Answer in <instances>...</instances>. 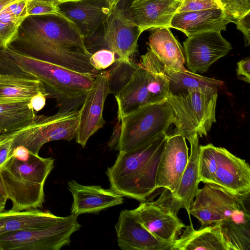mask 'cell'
<instances>
[{
  "label": "cell",
  "instance_id": "cell-1",
  "mask_svg": "<svg viewBox=\"0 0 250 250\" xmlns=\"http://www.w3.org/2000/svg\"><path fill=\"white\" fill-rule=\"evenodd\" d=\"M12 47L32 57L69 70L96 76L84 38L71 22L60 14L29 16L20 27Z\"/></svg>",
  "mask_w": 250,
  "mask_h": 250
},
{
  "label": "cell",
  "instance_id": "cell-2",
  "mask_svg": "<svg viewBox=\"0 0 250 250\" xmlns=\"http://www.w3.org/2000/svg\"><path fill=\"white\" fill-rule=\"evenodd\" d=\"M167 133L134 149L119 151L106 174L110 189L140 202L148 201L157 189L156 174Z\"/></svg>",
  "mask_w": 250,
  "mask_h": 250
},
{
  "label": "cell",
  "instance_id": "cell-3",
  "mask_svg": "<svg viewBox=\"0 0 250 250\" xmlns=\"http://www.w3.org/2000/svg\"><path fill=\"white\" fill-rule=\"evenodd\" d=\"M5 50L21 71L40 80L48 98L55 99L59 110H71L83 104L96 76L75 72L23 54L11 46Z\"/></svg>",
  "mask_w": 250,
  "mask_h": 250
},
{
  "label": "cell",
  "instance_id": "cell-4",
  "mask_svg": "<svg viewBox=\"0 0 250 250\" xmlns=\"http://www.w3.org/2000/svg\"><path fill=\"white\" fill-rule=\"evenodd\" d=\"M52 158L30 153L26 161L10 156L0 168V182L12 203L10 210L42 208L44 202V185L54 167Z\"/></svg>",
  "mask_w": 250,
  "mask_h": 250
},
{
  "label": "cell",
  "instance_id": "cell-5",
  "mask_svg": "<svg viewBox=\"0 0 250 250\" xmlns=\"http://www.w3.org/2000/svg\"><path fill=\"white\" fill-rule=\"evenodd\" d=\"M250 195H242L215 184L204 183L190 208V214L204 227L212 224L250 226L247 205Z\"/></svg>",
  "mask_w": 250,
  "mask_h": 250
},
{
  "label": "cell",
  "instance_id": "cell-6",
  "mask_svg": "<svg viewBox=\"0 0 250 250\" xmlns=\"http://www.w3.org/2000/svg\"><path fill=\"white\" fill-rule=\"evenodd\" d=\"M218 91L188 90L177 94L168 93L166 101L174 114L173 124L177 132L188 140L206 137L216 123Z\"/></svg>",
  "mask_w": 250,
  "mask_h": 250
},
{
  "label": "cell",
  "instance_id": "cell-7",
  "mask_svg": "<svg viewBox=\"0 0 250 250\" xmlns=\"http://www.w3.org/2000/svg\"><path fill=\"white\" fill-rule=\"evenodd\" d=\"M200 182L215 184L242 195H250L249 164L226 148L199 146Z\"/></svg>",
  "mask_w": 250,
  "mask_h": 250
},
{
  "label": "cell",
  "instance_id": "cell-8",
  "mask_svg": "<svg viewBox=\"0 0 250 250\" xmlns=\"http://www.w3.org/2000/svg\"><path fill=\"white\" fill-rule=\"evenodd\" d=\"M79 121L78 109L59 110L51 116L36 115L29 123L12 132L0 135L12 141V150L23 146L30 153L39 155L42 146L55 140L69 141L76 138Z\"/></svg>",
  "mask_w": 250,
  "mask_h": 250
},
{
  "label": "cell",
  "instance_id": "cell-9",
  "mask_svg": "<svg viewBox=\"0 0 250 250\" xmlns=\"http://www.w3.org/2000/svg\"><path fill=\"white\" fill-rule=\"evenodd\" d=\"M174 114L166 101L145 105L121 119L118 150L127 151L167 133Z\"/></svg>",
  "mask_w": 250,
  "mask_h": 250
},
{
  "label": "cell",
  "instance_id": "cell-10",
  "mask_svg": "<svg viewBox=\"0 0 250 250\" xmlns=\"http://www.w3.org/2000/svg\"><path fill=\"white\" fill-rule=\"evenodd\" d=\"M77 217L71 213L46 226L0 235V250H60L80 229Z\"/></svg>",
  "mask_w": 250,
  "mask_h": 250
},
{
  "label": "cell",
  "instance_id": "cell-11",
  "mask_svg": "<svg viewBox=\"0 0 250 250\" xmlns=\"http://www.w3.org/2000/svg\"><path fill=\"white\" fill-rule=\"evenodd\" d=\"M165 189L157 200L141 202L134 210L142 225L151 235L173 244L186 226L177 216L179 209L173 204L170 191Z\"/></svg>",
  "mask_w": 250,
  "mask_h": 250
},
{
  "label": "cell",
  "instance_id": "cell-12",
  "mask_svg": "<svg viewBox=\"0 0 250 250\" xmlns=\"http://www.w3.org/2000/svg\"><path fill=\"white\" fill-rule=\"evenodd\" d=\"M102 31L101 42L103 49L113 51L116 60L128 61L137 52L138 41L141 29L128 18L124 8L114 6L108 19L100 29Z\"/></svg>",
  "mask_w": 250,
  "mask_h": 250
},
{
  "label": "cell",
  "instance_id": "cell-13",
  "mask_svg": "<svg viewBox=\"0 0 250 250\" xmlns=\"http://www.w3.org/2000/svg\"><path fill=\"white\" fill-rule=\"evenodd\" d=\"M109 94L107 71L96 75L91 88L87 92L81 109L76 141L84 147L88 140L105 123L103 110Z\"/></svg>",
  "mask_w": 250,
  "mask_h": 250
},
{
  "label": "cell",
  "instance_id": "cell-14",
  "mask_svg": "<svg viewBox=\"0 0 250 250\" xmlns=\"http://www.w3.org/2000/svg\"><path fill=\"white\" fill-rule=\"evenodd\" d=\"M186 61L192 72H206L216 61L228 54L231 44L220 32L208 31L196 34L183 42Z\"/></svg>",
  "mask_w": 250,
  "mask_h": 250
},
{
  "label": "cell",
  "instance_id": "cell-15",
  "mask_svg": "<svg viewBox=\"0 0 250 250\" xmlns=\"http://www.w3.org/2000/svg\"><path fill=\"white\" fill-rule=\"evenodd\" d=\"M58 7L60 14L74 24L86 39L102 27L113 7L106 0H78L59 2Z\"/></svg>",
  "mask_w": 250,
  "mask_h": 250
},
{
  "label": "cell",
  "instance_id": "cell-16",
  "mask_svg": "<svg viewBox=\"0 0 250 250\" xmlns=\"http://www.w3.org/2000/svg\"><path fill=\"white\" fill-rule=\"evenodd\" d=\"M188 148L186 138L180 133L167 135L164 149L156 174V189L174 192L187 166Z\"/></svg>",
  "mask_w": 250,
  "mask_h": 250
},
{
  "label": "cell",
  "instance_id": "cell-17",
  "mask_svg": "<svg viewBox=\"0 0 250 250\" xmlns=\"http://www.w3.org/2000/svg\"><path fill=\"white\" fill-rule=\"evenodd\" d=\"M115 229L118 246L123 250H167L172 245L151 235L141 223L134 209L121 211Z\"/></svg>",
  "mask_w": 250,
  "mask_h": 250
},
{
  "label": "cell",
  "instance_id": "cell-18",
  "mask_svg": "<svg viewBox=\"0 0 250 250\" xmlns=\"http://www.w3.org/2000/svg\"><path fill=\"white\" fill-rule=\"evenodd\" d=\"M182 0H130L125 8L129 20L143 32L158 27L170 28Z\"/></svg>",
  "mask_w": 250,
  "mask_h": 250
},
{
  "label": "cell",
  "instance_id": "cell-19",
  "mask_svg": "<svg viewBox=\"0 0 250 250\" xmlns=\"http://www.w3.org/2000/svg\"><path fill=\"white\" fill-rule=\"evenodd\" d=\"M73 199L71 213L79 215L98 213L124 202L123 196L111 189L100 186H84L72 180L67 184Z\"/></svg>",
  "mask_w": 250,
  "mask_h": 250
},
{
  "label": "cell",
  "instance_id": "cell-20",
  "mask_svg": "<svg viewBox=\"0 0 250 250\" xmlns=\"http://www.w3.org/2000/svg\"><path fill=\"white\" fill-rule=\"evenodd\" d=\"M234 20L223 9L213 8L196 11L176 12L170 24L187 36L208 31L226 30L227 25Z\"/></svg>",
  "mask_w": 250,
  "mask_h": 250
},
{
  "label": "cell",
  "instance_id": "cell-21",
  "mask_svg": "<svg viewBox=\"0 0 250 250\" xmlns=\"http://www.w3.org/2000/svg\"><path fill=\"white\" fill-rule=\"evenodd\" d=\"M198 137L188 140L190 151L187 166L175 190L170 192L171 200L179 209L184 208L190 220V208L198 191L200 182L199 169Z\"/></svg>",
  "mask_w": 250,
  "mask_h": 250
},
{
  "label": "cell",
  "instance_id": "cell-22",
  "mask_svg": "<svg viewBox=\"0 0 250 250\" xmlns=\"http://www.w3.org/2000/svg\"><path fill=\"white\" fill-rule=\"evenodd\" d=\"M148 85V72L139 65L129 82L115 96L118 105V120L145 105L154 104Z\"/></svg>",
  "mask_w": 250,
  "mask_h": 250
},
{
  "label": "cell",
  "instance_id": "cell-23",
  "mask_svg": "<svg viewBox=\"0 0 250 250\" xmlns=\"http://www.w3.org/2000/svg\"><path fill=\"white\" fill-rule=\"evenodd\" d=\"M183 229L171 250H229L219 223L195 229L190 222Z\"/></svg>",
  "mask_w": 250,
  "mask_h": 250
},
{
  "label": "cell",
  "instance_id": "cell-24",
  "mask_svg": "<svg viewBox=\"0 0 250 250\" xmlns=\"http://www.w3.org/2000/svg\"><path fill=\"white\" fill-rule=\"evenodd\" d=\"M152 29L148 38L149 49L167 67L177 71L187 70L185 67L186 58L179 42L168 27Z\"/></svg>",
  "mask_w": 250,
  "mask_h": 250
},
{
  "label": "cell",
  "instance_id": "cell-25",
  "mask_svg": "<svg viewBox=\"0 0 250 250\" xmlns=\"http://www.w3.org/2000/svg\"><path fill=\"white\" fill-rule=\"evenodd\" d=\"M40 92L47 93L40 80L27 74H0V104L29 101Z\"/></svg>",
  "mask_w": 250,
  "mask_h": 250
},
{
  "label": "cell",
  "instance_id": "cell-26",
  "mask_svg": "<svg viewBox=\"0 0 250 250\" xmlns=\"http://www.w3.org/2000/svg\"><path fill=\"white\" fill-rule=\"evenodd\" d=\"M61 217L49 210L38 208L3 211L0 213V235L41 227L57 222Z\"/></svg>",
  "mask_w": 250,
  "mask_h": 250
},
{
  "label": "cell",
  "instance_id": "cell-27",
  "mask_svg": "<svg viewBox=\"0 0 250 250\" xmlns=\"http://www.w3.org/2000/svg\"><path fill=\"white\" fill-rule=\"evenodd\" d=\"M163 64V63H162ZM163 70L169 82V93L177 94L188 90L218 91L224 83L189 71L170 69L163 64Z\"/></svg>",
  "mask_w": 250,
  "mask_h": 250
},
{
  "label": "cell",
  "instance_id": "cell-28",
  "mask_svg": "<svg viewBox=\"0 0 250 250\" xmlns=\"http://www.w3.org/2000/svg\"><path fill=\"white\" fill-rule=\"evenodd\" d=\"M138 64L148 72V89L154 103L166 101L169 93V82L163 70L162 63L148 48L147 52L141 56Z\"/></svg>",
  "mask_w": 250,
  "mask_h": 250
},
{
  "label": "cell",
  "instance_id": "cell-29",
  "mask_svg": "<svg viewBox=\"0 0 250 250\" xmlns=\"http://www.w3.org/2000/svg\"><path fill=\"white\" fill-rule=\"evenodd\" d=\"M29 101L0 104V129L2 133L17 130L35 118L37 115Z\"/></svg>",
  "mask_w": 250,
  "mask_h": 250
},
{
  "label": "cell",
  "instance_id": "cell-30",
  "mask_svg": "<svg viewBox=\"0 0 250 250\" xmlns=\"http://www.w3.org/2000/svg\"><path fill=\"white\" fill-rule=\"evenodd\" d=\"M138 66V63L131 59L126 62L116 60L107 70L109 94L117 95L129 82Z\"/></svg>",
  "mask_w": 250,
  "mask_h": 250
},
{
  "label": "cell",
  "instance_id": "cell-31",
  "mask_svg": "<svg viewBox=\"0 0 250 250\" xmlns=\"http://www.w3.org/2000/svg\"><path fill=\"white\" fill-rule=\"evenodd\" d=\"M58 3L57 0H28V17L60 14Z\"/></svg>",
  "mask_w": 250,
  "mask_h": 250
},
{
  "label": "cell",
  "instance_id": "cell-32",
  "mask_svg": "<svg viewBox=\"0 0 250 250\" xmlns=\"http://www.w3.org/2000/svg\"><path fill=\"white\" fill-rule=\"evenodd\" d=\"M213 8L223 9L220 0H182L176 12L196 11Z\"/></svg>",
  "mask_w": 250,
  "mask_h": 250
},
{
  "label": "cell",
  "instance_id": "cell-33",
  "mask_svg": "<svg viewBox=\"0 0 250 250\" xmlns=\"http://www.w3.org/2000/svg\"><path fill=\"white\" fill-rule=\"evenodd\" d=\"M225 13L235 20L250 11V0H221Z\"/></svg>",
  "mask_w": 250,
  "mask_h": 250
},
{
  "label": "cell",
  "instance_id": "cell-34",
  "mask_svg": "<svg viewBox=\"0 0 250 250\" xmlns=\"http://www.w3.org/2000/svg\"><path fill=\"white\" fill-rule=\"evenodd\" d=\"M90 62L97 70L104 69L116 61L115 54L108 49H101L93 52L89 59Z\"/></svg>",
  "mask_w": 250,
  "mask_h": 250
},
{
  "label": "cell",
  "instance_id": "cell-35",
  "mask_svg": "<svg viewBox=\"0 0 250 250\" xmlns=\"http://www.w3.org/2000/svg\"><path fill=\"white\" fill-rule=\"evenodd\" d=\"M21 25L0 21V49H5L17 39Z\"/></svg>",
  "mask_w": 250,
  "mask_h": 250
},
{
  "label": "cell",
  "instance_id": "cell-36",
  "mask_svg": "<svg viewBox=\"0 0 250 250\" xmlns=\"http://www.w3.org/2000/svg\"><path fill=\"white\" fill-rule=\"evenodd\" d=\"M6 52L5 49H0V74H22Z\"/></svg>",
  "mask_w": 250,
  "mask_h": 250
},
{
  "label": "cell",
  "instance_id": "cell-37",
  "mask_svg": "<svg viewBox=\"0 0 250 250\" xmlns=\"http://www.w3.org/2000/svg\"><path fill=\"white\" fill-rule=\"evenodd\" d=\"M237 29L243 34L245 39V46L250 44V11L242 17L234 20Z\"/></svg>",
  "mask_w": 250,
  "mask_h": 250
},
{
  "label": "cell",
  "instance_id": "cell-38",
  "mask_svg": "<svg viewBox=\"0 0 250 250\" xmlns=\"http://www.w3.org/2000/svg\"><path fill=\"white\" fill-rule=\"evenodd\" d=\"M28 0L19 1L7 7V9L17 18L24 21L27 15Z\"/></svg>",
  "mask_w": 250,
  "mask_h": 250
},
{
  "label": "cell",
  "instance_id": "cell-39",
  "mask_svg": "<svg viewBox=\"0 0 250 250\" xmlns=\"http://www.w3.org/2000/svg\"><path fill=\"white\" fill-rule=\"evenodd\" d=\"M238 78L249 83H250V57L245 58L237 63Z\"/></svg>",
  "mask_w": 250,
  "mask_h": 250
},
{
  "label": "cell",
  "instance_id": "cell-40",
  "mask_svg": "<svg viewBox=\"0 0 250 250\" xmlns=\"http://www.w3.org/2000/svg\"><path fill=\"white\" fill-rule=\"evenodd\" d=\"M12 151V140L0 135V168L10 156Z\"/></svg>",
  "mask_w": 250,
  "mask_h": 250
},
{
  "label": "cell",
  "instance_id": "cell-41",
  "mask_svg": "<svg viewBox=\"0 0 250 250\" xmlns=\"http://www.w3.org/2000/svg\"><path fill=\"white\" fill-rule=\"evenodd\" d=\"M48 96L47 93L40 92L31 98L29 104L35 111H39L45 106Z\"/></svg>",
  "mask_w": 250,
  "mask_h": 250
},
{
  "label": "cell",
  "instance_id": "cell-42",
  "mask_svg": "<svg viewBox=\"0 0 250 250\" xmlns=\"http://www.w3.org/2000/svg\"><path fill=\"white\" fill-rule=\"evenodd\" d=\"M0 21L5 23L21 25L24 21L15 16L6 7L0 11Z\"/></svg>",
  "mask_w": 250,
  "mask_h": 250
},
{
  "label": "cell",
  "instance_id": "cell-43",
  "mask_svg": "<svg viewBox=\"0 0 250 250\" xmlns=\"http://www.w3.org/2000/svg\"><path fill=\"white\" fill-rule=\"evenodd\" d=\"M121 129V123L119 120L115 126L113 132L108 143V146L110 149L118 150Z\"/></svg>",
  "mask_w": 250,
  "mask_h": 250
},
{
  "label": "cell",
  "instance_id": "cell-44",
  "mask_svg": "<svg viewBox=\"0 0 250 250\" xmlns=\"http://www.w3.org/2000/svg\"><path fill=\"white\" fill-rule=\"evenodd\" d=\"M30 155V152L25 147L18 146L13 149L10 156L20 161H26L29 158Z\"/></svg>",
  "mask_w": 250,
  "mask_h": 250
},
{
  "label": "cell",
  "instance_id": "cell-45",
  "mask_svg": "<svg viewBox=\"0 0 250 250\" xmlns=\"http://www.w3.org/2000/svg\"><path fill=\"white\" fill-rule=\"evenodd\" d=\"M7 198L0 192V213L4 211Z\"/></svg>",
  "mask_w": 250,
  "mask_h": 250
},
{
  "label": "cell",
  "instance_id": "cell-46",
  "mask_svg": "<svg viewBox=\"0 0 250 250\" xmlns=\"http://www.w3.org/2000/svg\"><path fill=\"white\" fill-rule=\"evenodd\" d=\"M19 0H0V11Z\"/></svg>",
  "mask_w": 250,
  "mask_h": 250
},
{
  "label": "cell",
  "instance_id": "cell-47",
  "mask_svg": "<svg viewBox=\"0 0 250 250\" xmlns=\"http://www.w3.org/2000/svg\"><path fill=\"white\" fill-rule=\"evenodd\" d=\"M112 7H114L119 3L121 0H106Z\"/></svg>",
  "mask_w": 250,
  "mask_h": 250
},
{
  "label": "cell",
  "instance_id": "cell-48",
  "mask_svg": "<svg viewBox=\"0 0 250 250\" xmlns=\"http://www.w3.org/2000/svg\"><path fill=\"white\" fill-rule=\"evenodd\" d=\"M0 192L3 194L4 195H5V192H4V189L1 185V184L0 182Z\"/></svg>",
  "mask_w": 250,
  "mask_h": 250
},
{
  "label": "cell",
  "instance_id": "cell-49",
  "mask_svg": "<svg viewBox=\"0 0 250 250\" xmlns=\"http://www.w3.org/2000/svg\"><path fill=\"white\" fill-rule=\"evenodd\" d=\"M59 2H62L64 1H74V0H57Z\"/></svg>",
  "mask_w": 250,
  "mask_h": 250
},
{
  "label": "cell",
  "instance_id": "cell-50",
  "mask_svg": "<svg viewBox=\"0 0 250 250\" xmlns=\"http://www.w3.org/2000/svg\"><path fill=\"white\" fill-rule=\"evenodd\" d=\"M1 133H2V132H1V131L0 130V134Z\"/></svg>",
  "mask_w": 250,
  "mask_h": 250
},
{
  "label": "cell",
  "instance_id": "cell-51",
  "mask_svg": "<svg viewBox=\"0 0 250 250\" xmlns=\"http://www.w3.org/2000/svg\"></svg>",
  "mask_w": 250,
  "mask_h": 250
}]
</instances>
